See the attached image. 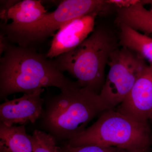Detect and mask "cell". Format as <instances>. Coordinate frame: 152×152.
Returning <instances> with one entry per match:
<instances>
[{"instance_id": "obj_17", "label": "cell", "mask_w": 152, "mask_h": 152, "mask_svg": "<svg viewBox=\"0 0 152 152\" xmlns=\"http://www.w3.org/2000/svg\"><path fill=\"white\" fill-rule=\"evenodd\" d=\"M10 44L4 33L1 31L0 33V54L3 53Z\"/></svg>"}, {"instance_id": "obj_11", "label": "cell", "mask_w": 152, "mask_h": 152, "mask_svg": "<svg viewBox=\"0 0 152 152\" xmlns=\"http://www.w3.org/2000/svg\"><path fill=\"white\" fill-rule=\"evenodd\" d=\"M142 1L126 8H117L116 21L148 35L152 34V12L144 7Z\"/></svg>"}, {"instance_id": "obj_9", "label": "cell", "mask_w": 152, "mask_h": 152, "mask_svg": "<svg viewBox=\"0 0 152 152\" xmlns=\"http://www.w3.org/2000/svg\"><path fill=\"white\" fill-rule=\"evenodd\" d=\"M98 15L94 13L77 18L62 26L54 35L46 56L52 59L81 44L94 30L95 19Z\"/></svg>"}, {"instance_id": "obj_20", "label": "cell", "mask_w": 152, "mask_h": 152, "mask_svg": "<svg viewBox=\"0 0 152 152\" xmlns=\"http://www.w3.org/2000/svg\"><path fill=\"white\" fill-rule=\"evenodd\" d=\"M150 121H151V123H152V118H151V120H150Z\"/></svg>"}, {"instance_id": "obj_6", "label": "cell", "mask_w": 152, "mask_h": 152, "mask_svg": "<svg viewBox=\"0 0 152 152\" xmlns=\"http://www.w3.org/2000/svg\"><path fill=\"white\" fill-rule=\"evenodd\" d=\"M110 69L100 96L109 109H115L130 91L147 64L144 59L126 48L112 53Z\"/></svg>"}, {"instance_id": "obj_12", "label": "cell", "mask_w": 152, "mask_h": 152, "mask_svg": "<svg viewBox=\"0 0 152 152\" xmlns=\"http://www.w3.org/2000/svg\"><path fill=\"white\" fill-rule=\"evenodd\" d=\"M26 125L0 124V143L9 152H33L31 137L26 133Z\"/></svg>"}, {"instance_id": "obj_21", "label": "cell", "mask_w": 152, "mask_h": 152, "mask_svg": "<svg viewBox=\"0 0 152 152\" xmlns=\"http://www.w3.org/2000/svg\"><path fill=\"white\" fill-rule=\"evenodd\" d=\"M121 149L118 152H120V151H121Z\"/></svg>"}, {"instance_id": "obj_14", "label": "cell", "mask_w": 152, "mask_h": 152, "mask_svg": "<svg viewBox=\"0 0 152 152\" xmlns=\"http://www.w3.org/2000/svg\"><path fill=\"white\" fill-rule=\"evenodd\" d=\"M33 152H58L56 140L50 134L36 129L31 135Z\"/></svg>"}, {"instance_id": "obj_4", "label": "cell", "mask_w": 152, "mask_h": 152, "mask_svg": "<svg viewBox=\"0 0 152 152\" xmlns=\"http://www.w3.org/2000/svg\"><path fill=\"white\" fill-rule=\"evenodd\" d=\"M66 143L73 147L93 145L126 150L148 149L152 144V130L149 122L137 121L115 109H109L83 132Z\"/></svg>"}, {"instance_id": "obj_18", "label": "cell", "mask_w": 152, "mask_h": 152, "mask_svg": "<svg viewBox=\"0 0 152 152\" xmlns=\"http://www.w3.org/2000/svg\"><path fill=\"white\" fill-rule=\"evenodd\" d=\"M150 151V149L139 150H126L121 149L120 152H149Z\"/></svg>"}, {"instance_id": "obj_1", "label": "cell", "mask_w": 152, "mask_h": 152, "mask_svg": "<svg viewBox=\"0 0 152 152\" xmlns=\"http://www.w3.org/2000/svg\"><path fill=\"white\" fill-rule=\"evenodd\" d=\"M74 81L58 69L53 60L32 47L10 44L0 59V99L18 93L29 94L49 87L61 90Z\"/></svg>"}, {"instance_id": "obj_16", "label": "cell", "mask_w": 152, "mask_h": 152, "mask_svg": "<svg viewBox=\"0 0 152 152\" xmlns=\"http://www.w3.org/2000/svg\"><path fill=\"white\" fill-rule=\"evenodd\" d=\"M107 2L110 5L117 7V8H126L138 3V0H107Z\"/></svg>"}, {"instance_id": "obj_15", "label": "cell", "mask_w": 152, "mask_h": 152, "mask_svg": "<svg viewBox=\"0 0 152 152\" xmlns=\"http://www.w3.org/2000/svg\"><path fill=\"white\" fill-rule=\"evenodd\" d=\"M121 149L115 147H103L99 146H80L73 147L66 143L58 147V152H118Z\"/></svg>"}, {"instance_id": "obj_22", "label": "cell", "mask_w": 152, "mask_h": 152, "mask_svg": "<svg viewBox=\"0 0 152 152\" xmlns=\"http://www.w3.org/2000/svg\"><path fill=\"white\" fill-rule=\"evenodd\" d=\"M149 152H150V151H149Z\"/></svg>"}, {"instance_id": "obj_13", "label": "cell", "mask_w": 152, "mask_h": 152, "mask_svg": "<svg viewBox=\"0 0 152 152\" xmlns=\"http://www.w3.org/2000/svg\"><path fill=\"white\" fill-rule=\"evenodd\" d=\"M119 26L120 45L152 64V38L126 25Z\"/></svg>"}, {"instance_id": "obj_2", "label": "cell", "mask_w": 152, "mask_h": 152, "mask_svg": "<svg viewBox=\"0 0 152 152\" xmlns=\"http://www.w3.org/2000/svg\"><path fill=\"white\" fill-rule=\"evenodd\" d=\"M45 102L41 126L56 140H70L83 132L91 121L109 108L99 94L77 82Z\"/></svg>"}, {"instance_id": "obj_7", "label": "cell", "mask_w": 152, "mask_h": 152, "mask_svg": "<svg viewBox=\"0 0 152 152\" xmlns=\"http://www.w3.org/2000/svg\"><path fill=\"white\" fill-rule=\"evenodd\" d=\"M140 122L152 118V64L147 65L130 91L115 109Z\"/></svg>"}, {"instance_id": "obj_3", "label": "cell", "mask_w": 152, "mask_h": 152, "mask_svg": "<svg viewBox=\"0 0 152 152\" xmlns=\"http://www.w3.org/2000/svg\"><path fill=\"white\" fill-rule=\"evenodd\" d=\"M117 45L110 31L98 28L73 50L55 58L54 62L61 72L76 78L80 86L99 94L105 80L106 65Z\"/></svg>"}, {"instance_id": "obj_8", "label": "cell", "mask_w": 152, "mask_h": 152, "mask_svg": "<svg viewBox=\"0 0 152 152\" xmlns=\"http://www.w3.org/2000/svg\"><path fill=\"white\" fill-rule=\"evenodd\" d=\"M44 88L23 94L21 97L6 99L0 105V124L8 126L34 124L40 119L45 101L41 97Z\"/></svg>"}, {"instance_id": "obj_5", "label": "cell", "mask_w": 152, "mask_h": 152, "mask_svg": "<svg viewBox=\"0 0 152 152\" xmlns=\"http://www.w3.org/2000/svg\"><path fill=\"white\" fill-rule=\"evenodd\" d=\"M110 4L102 0H65L57 8L38 21L17 28L1 30L9 42L19 46L32 47L54 36L67 23L89 14L103 12Z\"/></svg>"}, {"instance_id": "obj_19", "label": "cell", "mask_w": 152, "mask_h": 152, "mask_svg": "<svg viewBox=\"0 0 152 152\" xmlns=\"http://www.w3.org/2000/svg\"><path fill=\"white\" fill-rule=\"evenodd\" d=\"M142 2L143 3L144 5L145 4H149L151 5V10L150 11L152 12V0H150V1H142Z\"/></svg>"}, {"instance_id": "obj_10", "label": "cell", "mask_w": 152, "mask_h": 152, "mask_svg": "<svg viewBox=\"0 0 152 152\" xmlns=\"http://www.w3.org/2000/svg\"><path fill=\"white\" fill-rule=\"evenodd\" d=\"M48 12L41 1H20L8 11L1 30L17 28L34 23Z\"/></svg>"}]
</instances>
